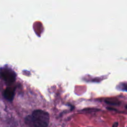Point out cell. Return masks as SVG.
<instances>
[{
  "mask_svg": "<svg viewBox=\"0 0 127 127\" xmlns=\"http://www.w3.org/2000/svg\"><path fill=\"white\" fill-rule=\"evenodd\" d=\"M50 116L47 112L35 110L31 115L26 117L25 122L28 127H47L49 124Z\"/></svg>",
  "mask_w": 127,
  "mask_h": 127,
  "instance_id": "1",
  "label": "cell"
},
{
  "mask_svg": "<svg viewBox=\"0 0 127 127\" xmlns=\"http://www.w3.org/2000/svg\"><path fill=\"white\" fill-rule=\"evenodd\" d=\"M16 73L9 68L0 69V78L6 83L11 84L13 83L16 79Z\"/></svg>",
  "mask_w": 127,
  "mask_h": 127,
  "instance_id": "2",
  "label": "cell"
},
{
  "mask_svg": "<svg viewBox=\"0 0 127 127\" xmlns=\"http://www.w3.org/2000/svg\"><path fill=\"white\" fill-rule=\"evenodd\" d=\"M3 95L4 97L7 100L11 101L13 99L14 96V89L11 88H7L4 92Z\"/></svg>",
  "mask_w": 127,
  "mask_h": 127,
  "instance_id": "3",
  "label": "cell"
}]
</instances>
